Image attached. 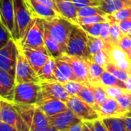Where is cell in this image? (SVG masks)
Masks as SVG:
<instances>
[{
  "label": "cell",
  "instance_id": "6da1fadb",
  "mask_svg": "<svg viewBox=\"0 0 131 131\" xmlns=\"http://www.w3.org/2000/svg\"><path fill=\"white\" fill-rule=\"evenodd\" d=\"M15 8V32L13 39L20 42L25 36L34 17L28 0H13Z\"/></svg>",
  "mask_w": 131,
  "mask_h": 131
},
{
  "label": "cell",
  "instance_id": "7a4b0ae2",
  "mask_svg": "<svg viewBox=\"0 0 131 131\" xmlns=\"http://www.w3.org/2000/svg\"><path fill=\"white\" fill-rule=\"evenodd\" d=\"M43 99L40 82H27L16 84L13 103L16 104L38 106Z\"/></svg>",
  "mask_w": 131,
  "mask_h": 131
},
{
  "label": "cell",
  "instance_id": "3957f363",
  "mask_svg": "<svg viewBox=\"0 0 131 131\" xmlns=\"http://www.w3.org/2000/svg\"><path fill=\"white\" fill-rule=\"evenodd\" d=\"M43 23L45 28L48 29L51 35L57 39L64 53H65L67 44L74 23L62 15H58L50 19H43Z\"/></svg>",
  "mask_w": 131,
  "mask_h": 131
},
{
  "label": "cell",
  "instance_id": "277c9868",
  "mask_svg": "<svg viewBox=\"0 0 131 131\" xmlns=\"http://www.w3.org/2000/svg\"><path fill=\"white\" fill-rule=\"evenodd\" d=\"M45 25L43 19L34 15L24 38L18 42L22 46L48 53L45 42ZM50 55V54H49Z\"/></svg>",
  "mask_w": 131,
  "mask_h": 131
},
{
  "label": "cell",
  "instance_id": "5b68a950",
  "mask_svg": "<svg viewBox=\"0 0 131 131\" xmlns=\"http://www.w3.org/2000/svg\"><path fill=\"white\" fill-rule=\"evenodd\" d=\"M88 34L79 25L74 24L71 32L65 54L80 56L86 60L89 59L88 51Z\"/></svg>",
  "mask_w": 131,
  "mask_h": 131
},
{
  "label": "cell",
  "instance_id": "8992f818",
  "mask_svg": "<svg viewBox=\"0 0 131 131\" xmlns=\"http://www.w3.org/2000/svg\"><path fill=\"white\" fill-rule=\"evenodd\" d=\"M0 122L15 127L20 131H30V127L21 117L15 103L4 99L0 100Z\"/></svg>",
  "mask_w": 131,
  "mask_h": 131
},
{
  "label": "cell",
  "instance_id": "52a82bcc",
  "mask_svg": "<svg viewBox=\"0 0 131 131\" xmlns=\"http://www.w3.org/2000/svg\"><path fill=\"white\" fill-rule=\"evenodd\" d=\"M16 42L18 46L17 63L15 69L16 84L27 82H40L36 73L34 71L30 63H28L23 52L21 45L18 42Z\"/></svg>",
  "mask_w": 131,
  "mask_h": 131
},
{
  "label": "cell",
  "instance_id": "ba28073f",
  "mask_svg": "<svg viewBox=\"0 0 131 131\" xmlns=\"http://www.w3.org/2000/svg\"><path fill=\"white\" fill-rule=\"evenodd\" d=\"M66 104L68 109L83 122L94 121L101 119L99 113L94 107L85 103L78 96H71Z\"/></svg>",
  "mask_w": 131,
  "mask_h": 131
},
{
  "label": "cell",
  "instance_id": "9c48e42d",
  "mask_svg": "<svg viewBox=\"0 0 131 131\" xmlns=\"http://www.w3.org/2000/svg\"><path fill=\"white\" fill-rule=\"evenodd\" d=\"M18 46L12 38L2 48L0 49V69L15 76L17 63Z\"/></svg>",
  "mask_w": 131,
  "mask_h": 131
},
{
  "label": "cell",
  "instance_id": "30bf717a",
  "mask_svg": "<svg viewBox=\"0 0 131 131\" xmlns=\"http://www.w3.org/2000/svg\"><path fill=\"white\" fill-rule=\"evenodd\" d=\"M59 59L70 64L78 82L83 83L85 86L90 85L89 66L88 63V60L80 56H71L65 53L60 56Z\"/></svg>",
  "mask_w": 131,
  "mask_h": 131
},
{
  "label": "cell",
  "instance_id": "8fae6325",
  "mask_svg": "<svg viewBox=\"0 0 131 131\" xmlns=\"http://www.w3.org/2000/svg\"><path fill=\"white\" fill-rule=\"evenodd\" d=\"M105 51L108 53L111 63L116 65L117 67L128 72L131 69V60L127 54L122 50L117 45L112 43L109 39H106Z\"/></svg>",
  "mask_w": 131,
  "mask_h": 131
},
{
  "label": "cell",
  "instance_id": "7c38bea8",
  "mask_svg": "<svg viewBox=\"0 0 131 131\" xmlns=\"http://www.w3.org/2000/svg\"><path fill=\"white\" fill-rule=\"evenodd\" d=\"M50 125L58 131H68L71 126L82 121L70 110L48 117Z\"/></svg>",
  "mask_w": 131,
  "mask_h": 131
},
{
  "label": "cell",
  "instance_id": "4fadbf2b",
  "mask_svg": "<svg viewBox=\"0 0 131 131\" xmlns=\"http://www.w3.org/2000/svg\"><path fill=\"white\" fill-rule=\"evenodd\" d=\"M44 98H53L67 103L71 95L59 82H40Z\"/></svg>",
  "mask_w": 131,
  "mask_h": 131
},
{
  "label": "cell",
  "instance_id": "5bb4252c",
  "mask_svg": "<svg viewBox=\"0 0 131 131\" xmlns=\"http://www.w3.org/2000/svg\"><path fill=\"white\" fill-rule=\"evenodd\" d=\"M16 86L15 76L0 69V97L1 99L14 102L15 90Z\"/></svg>",
  "mask_w": 131,
  "mask_h": 131
},
{
  "label": "cell",
  "instance_id": "9a60e30c",
  "mask_svg": "<svg viewBox=\"0 0 131 131\" xmlns=\"http://www.w3.org/2000/svg\"><path fill=\"white\" fill-rule=\"evenodd\" d=\"M22 49L28 63H30L34 71L36 73V74H38L42 66L51 57L49 53L41 50H38L26 46H22Z\"/></svg>",
  "mask_w": 131,
  "mask_h": 131
},
{
  "label": "cell",
  "instance_id": "2e32d148",
  "mask_svg": "<svg viewBox=\"0 0 131 131\" xmlns=\"http://www.w3.org/2000/svg\"><path fill=\"white\" fill-rule=\"evenodd\" d=\"M1 22L10 31L12 35L15 32V8L13 0H1L0 7Z\"/></svg>",
  "mask_w": 131,
  "mask_h": 131
},
{
  "label": "cell",
  "instance_id": "e0dca14e",
  "mask_svg": "<svg viewBox=\"0 0 131 131\" xmlns=\"http://www.w3.org/2000/svg\"><path fill=\"white\" fill-rule=\"evenodd\" d=\"M38 106L48 117L54 116L69 110L66 103L53 98H44Z\"/></svg>",
  "mask_w": 131,
  "mask_h": 131
},
{
  "label": "cell",
  "instance_id": "ac0fdd59",
  "mask_svg": "<svg viewBox=\"0 0 131 131\" xmlns=\"http://www.w3.org/2000/svg\"><path fill=\"white\" fill-rule=\"evenodd\" d=\"M98 113L101 119L105 117H121L125 115V113L119 106L117 100L111 97H107L104 101Z\"/></svg>",
  "mask_w": 131,
  "mask_h": 131
},
{
  "label": "cell",
  "instance_id": "d6986e66",
  "mask_svg": "<svg viewBox=\"0 0 131 131\" xmlns=\"http://www.w3.org/2000/svg\"><path fill=\"white\" fill-rule=\"evenodd\" d=\"M61 15L74 24L78 22V8L72 0H54Z\"/></svg>",
  "mask_w": 131,
  "mask_h": 131
},
{
  "label": "cell",
  "instance_id": "ffe728a7",
  "mask_svg": "<svg viewBox=\"0 0 131 131\" xmlns=\"http://www.w3.org/2000/svg\"><path fill=\"white\" fill-rule=\"evenodd\" d=\"M34 15L43 19H50L54 17L61 15L52 8L42 4L36 0H28Z\"/></svg>",
  "mask_w": 131,
  "mask_h": 131
},
{
  "label": "cell",
  "instance_id": "44dd1931",
  "mask_svg": "<svg viewBox=\"0 0 131 131\" xmlns=\"http://www.w3.org/2000/svg\"><path fill=\"white\" fill-rule=\"evenodd\" d=\"M44 39H45L46 48L51 57H53L54 59H58L60 56H61L63 54H64L59 42L51 35V33L49 32V30L47 29L46 28H45Z\"/></svg>",
  "mask_w": 131,
  "mask_h": 131
},
{
  "label": "cell",
  "instance_id": "7402d4cb",
  "mask_svg": "<svg viewBox=\"0 0 131 131\" xmlns=\"http://www.w3.org/2000/svg\"><path fill=\"white\" fill-rule=\"evenodd\" d=\"M130 6L131 0H101L99 8L107 15Z\"/></svg>",
  "mask_w": 131,
  "mask_h": 131
},
{
  "label": "cell",
  "instance_id": "603a6c76",
  "mask_svg": "<svg viewBox=\"0 0 131 131\" xmlns=\"http://www.w3.org/2000/svg\"><path fill=\"white\" fill-rule=\"evenodd\" d=\"M55 66V59L51 56L37 74L40 82H58L54 73Z\"/></svg>",
  "mask_w": 131,
  "mask_h": 131
},
{
  "label": "cell",
  "instance_id": "cb8c5ba5",
  "mask_svg": "<svg viewBox=\"0 0 131 131\" xmlns=\"http://www.w3.org/2000/svg\"><path fill=\"white\" fill-rule=\"evenodd\" d=\"M99 83L102 86H116L124 90H127V84L124 81L118 79L114 75H113L107 70H105L103 73L100 79Z\"/></svg>",
  "mask_w": 131,
  "mask_h": 131
},
{
  "label": "cell",
  "instance_id": "d4e9b609",
  "mask_svg": "<svg viewBox=\"0 0 131 131\" xmlns=\"http://www.w3.org/2000/svg\"><path fill=\"white\" fill-rule=\"evenodd\" d=\"M50 126L51 125H50L48 116L38 106H37L34 113L32 124L31 128L45 129Z\"/></svg>",
  "mask_w": 131,
  "mask_h": 131
},
{
  "label": "cell",
  "instance_id": "484cf974",
  "mask_svg": "<svg viewBox=\"0 0 131 131\" xmlns=\"http://www.w3.org/2000/svg\"><path fill=\"white\" fill-rule=\"evenodd\" d=\"M106 43H107L106 39H104L101 37H94L88 35V51L89 57L91 58L92 56H94V54H96L101 50H104L106 48Z\"/></svg>",
  "mask_w": 131,
  "mask_h": 131
},
{
  "label": "cell",
  "instance_id": "4316f807",
  "mask_svg": "<svg viewBox=\"0 0 131 131\" xmlns=\"http://www.w3.org/2000/svg\"><path fill=\"white\" fill-rule=\"evenodd\" d=\"M15 106L17 110L18 111V113H20L21 117L23 118V120L26 122V124L28 125V127L31 129L34 113L37 105H23V104L15 103Z\"/></svg>",
  "mask_w": 131,
  "mask_h": 131
},
{
  "label": "cell",
  "instance_id": "83f0119b",
  "mask_svg": "<svg viewBox=\"0 0 131 131\" xmlns=\"http://www.w3.org/2000/svg\"><path fill=\"white\" fill-rule=\"evenodd\" d=\"M89 86L92 88L94 93V97H95V101H96V106L94 109L97 113H99L102 104L107 99L108 96L104 86H102L100 83L90 84Z\"/></svg>",
  "mask_w": 131,
  "mask_h": 131
},
{
  "label": "cell",
  "instance_id": "f1b7e54d",
  "mask_svg": "<svg viewBox=\"0 0 131 131\" xmlns=\"http://www.w3.org/2000/svg\"><path fill=\"white\" fill-rule=\"evenodd\" d=\"M109 131H127L126 125L121 117L101 118Z\"/></svg>",
  "mask_w": 131,
  "mask_h": 131
},
{
  "label": "cell",
  "instance_id": "f546056e",
  "mask_svg": "<svg viewBox=\"0 0 131 131\" xmlns=\"http://www.w3.org/2000/svg\"><path fill=\"white\" fill-rule=\"evenodd\" d=\"M89 66V74H90V84L99 83L100 79L105 71V69L101 66L93 63L92 61L88 60Z\"/></svg>",
  "mask_w": 131,
  "mask_h": 131
},
{
  "label": "cell",
  "instance_id": "4dcf8cb0",
  "mask_svg": "<svg viewBox=\"0 0 131 131\" xmlns=\"http://www.w3.org/2000/svg\"><path fill=\"white\" fill-rule=\"evenodd\" d=\"M107 20L110 22H116L119 23L121 21L131 19V6L121 8L112 14L106 15Z\"/></svg>",
  "mask_w": 131,
  "mask_h": 131
},
{
  "label": "cell",
  "instance_id": "1f68e13d",
  "mask_svg": "<svg viewBox=\"0 0 131 131\" xmlns=\"http://www.w3.org/2000/svg\"><path fill=\"white\" fill-rule=\"evenodd\" d=\"M56 66L57 68L61 72V73L68 79V80H74V81H78L76 76L74 75L71 66L69 63L67 62L58 58L55 59Z\"/></svg>",
  "mask_w": 131,
  "mask_h": 131
},
{
  "label": "cell",
  "instance_id": "d6a6232c",
  "mask_svg": "<svg viewBox=\"0 0 131 131\" xmlns=\"http://www.w3.org/2000/svg\"><path fill=\"white\" fill-rule=\"evenodd\" d=\"M79 98H81L82 100H84L85 103L95 108L96 106V101L94 97V93L92 90V88L90 86H84L82 90L77 95ZM95 110V109H94Z\"/></svg>",
  "mask_w": 131,
  "mask_h": 131
},
{
  "label": "cell",
  "instance_id": "836d02e7",
  "mask_svg": "<svg viewBox=\"0 0 131 131\" xmlns=\"http://www.w3.org/2000/svg\"><path fill=\"white\" fill-rule=\"evenodd\" d=\"M105 70L110 72L111 73L114 75L116 77H117L118 79H120V80H123L124 82H126L128 80V78L130 77V74L128 73V72L117 67L116 65H114V64H113L111 63H108L106 66Z\"/></svg>",
  "mask_w": 131,
  "mask_h": 131
},
{
  "label": "cell",
  "instance_id": "e575fe53",
  "mask_svg": "<svg viewBox=\"0 0 131 131\" xmlns=\"http://www.w3.org/2000/svg\"><path fill=\"white\" fill-rule=\"evenodd\" d=\"M61 84L71 96H77L85 86L78 81H74V80H69Z\"/></svg>",
  "mask_w": 131,
  "mask_h": 131
},
{
  "label": "cell",
  "instance_id": "d590c367",
  "mask_svg": "<svg viewBox=\"0 0 131 131\" xmlns=\"http://www.w3.org/2000/svg\"><path fill=\"white\" fill-rule=\"evenodd\" d=\"M117 101L125 113V115L131 111V93L130 91H125L121 97L117 99ZM124 115V116H125Z\"/></svg>",
  "mask_w": 131,
  "mask_h": 131
},
{
  "label": "cell",
  "instance_id": "8d00e7d4",
  "mask_svg": "<svg viewBox=\"0 0 131 131\" xmlns=\"http://www.w3.org/2000/svg\"><path fill=\"white\" fill-rule=\"evenodd\" d=\"M90 61H92L93 63H95L100 66H101L102 67H104L105 69L106 66L111 63V59H110V56L108 55V53L105 51V50H101L98 53H97L96 54H94V56H92L90 59H88Z\"/></svg>",
  "mask_w": 131,
  "mask_h": 131
},
{
  "label": "cell",
  "instance_id": "74e56055",
  "mask_svg": "<svg viewBox=\"0 0 131 131\" xmlns=\"http://www.w3.org/2000/svg\"><path fill=\"white\" fill-rule=\"evenodd\" d=\"M78 17H87V16H94V15H104L106 14L104 12L99 6L94 7H86L78 9Z\"/></svg>",
  "mask_w": 131,
  "mask_h": 131
},
{
  "label": "cell",
  "instance_id": "f35d334b",
  "mask_svg": "<svg viewBox=\"0 0 131 131\" xmlns=\"http://www.w3.org/2000/svg\"><path fill=\"white\" fill-rule=\"evenodd\" d=\"M123 36H124V33L121 30L118 23L111 22V31H110L109 40L112 43L118 46V43L120 40L121 39V38L123 37Z\"/></svg>",
  "mask_w": 131,
  "mask_h": 131
},
{
  "label": "cell",
  "instance_id": "ab89813d",
  "mask_svg": "<svg viewBox=\"0 0 131 131\" xmlns=\"http://www.w3.org/2000/svg\"><path fill=\"white\" fill-rule=\"evenodd\" d=\"M108 21L106 15H94L87 17H78V22L77 25H92L97 23H102Z\"/></svg>",
  "mask_w": 131,
  "mask_h": 131
},
{
  "label": "cell",
  "instance_id": "60d3db41",
  "mask_svg": "<svg viewBox=\"0 0 131 131\" xmlns=\"http://www.w3.org/2000/svg\"><path fill=\"white\" fill-rule=\"evenodd\" d=\"M102 23H97V24H92V25H79L88 35L91 36H94V37H100Z\"/></svg>",
  "mask_w": 131,
  "mask_h": 131
},
{
  "label": "cell",
  "instance_id": "b9f144b4",
  "mask_svg": "<svg viewBox=\"0 0 131 131\" xmlns=\"http://www.w3.org/2000/svg\"><path fill=\"white\" fill-rule=\"evenodd\" d=\"M12 35L10 31L5 27L4 24L1 22L0 25V49L4 47L11 39H12Z\"/></svg>",
  "mask_w": 131,
  "mask_h": 131
},
{
  "label": "cell",
  "instance_id": "7bdbcfd3",
  "mask_svg": "<svg viewBox=\"0 0 131 131\" xmlns=\"http://www.w3.org/2000/svg\"><path fill=\"white\" fill-rule=\"evenodd\" d=\"M108 97L117 100L119 97H121L125 91L127 90H124L122 88L116 87V86H104Z\"/></svg>",
  "mask_w": 131,
  "mask_h": 131
},
{
  "label": "cell",
  "instance_id": "ee69618b",
  "mask_svg": "<svg viewBox=\"0 0 131 131\" xmlns=\"http://www.w3.org/2000/svg\"><path fill=\"white\" fill-rule=\"evenodd\" d=\"M76 7L78 8L86 7H94L100 6L101 0H72Z\"/></svg>",
  "mask_w": 131,
  "mask_h": 131
},
{
  "label": "cell",
  "instance_id": "f6af8a7d",
  "mask_svg": "<svg viewBox=\"0 0 131 131\" xmlns=\"http://www.w3.org/2000/svg\"><path fill=\"white\" fill-rule=\"evenodd\" d=\"M84 123H86L93 131H109L101 119H97L94 121H88Z\"/></svg>",
  "mask_w": 131,
  "mask_h": 131
},
{
  "label": "cell",
  "instance_id": "bcb514c9",
  "mask_svg": "<svg viewBox=\"0 0 131 131\" xmlns=\"http://www.w3.org/2000/svg\"><path fill=\"white\" fill-rule=\"evenodd\" d=\"M118 46L127 53L131 49V38L128 35H124L118 43Z\"/></svg>",
  "mask_w": 131,
  "mask_h": 131
},
{
  "label": "cell",
  "instance_id": "7dc6e473",
  "mask_svg": "<svg viewBox=\"0 0 131 131\" xmlns=\"http://www.w3.org/2000/svg\"><path fill=\"white\" fill-rule=\"evenodd\" d=\"M110 31H111V22L109 21L103 22L101 25V29L100 37L104 39H109Z\"/></svg>",
  "mask_w": 131,
  "mask_h": 131
},
{
  "label": "cell",
  "instance_id": "c3c4849f",
  "mask_svg": "<svg viewBox=\"0 0 131 131\" xmlns=\"http://www.w3.org/2000/svg\"><path fill=\"white\" fill-rule=\"evenodd\" d=\"M118 25L124 35H127L129 31L131 29V19L121 21L118 23Z\"/></svg>",
  "mask_w": 131,
  "mask_h": 131
},
{
  "label": "cell",
  "instance_id": "681fc988",
  "mask_svg": "<svg viewBox=\"0 0 131 131\" xmlns=\"http://www.w3.org/2000/svg\"><path fill=\"white\" fill-rule=\"evenodd\" d=\"M36 1H38V2H41V3H42V4H45V5H48V6L54 9L56 12H58L59 14H61V13L59 12L57 4H56V2H55L54 0H36Z\"/></svg>",
  "mask_w": 131,
  "mask_h": 131
},
{
  "label": "cell",
  "instance_id": "f907efd6",
  "mask_svg": "<svg viewBox=\"0 0 131 131\" xmlns=\"http://www.w3.org/2000/svg\"><path fill=\"white\" fill-rule=\"evenodd\" d=\"M0 131H20L10 125H8L3 122H0Z\"/></svg>",
  "mask_w": 131,
  "mask_h": 131
},
{
  "label": "cell",
  "instance_id": "816d5d0a",
  "mask_svg": "<svg viewBox=\"0 0 131 131\" xmlns=\"http://www.w3.org/2000/svg\"><path fill=\"white\" fill-rule=\"evenodd\" d=\"M84 126V122L81 121L71 126L68 131H83Z\"/></svg>",
  "mask_w": 131,
  "mask_h": 131
},
{
  "label": "cell",
  "instance_id": "f5cc1de1",
  "mask_svg": "<svg viewBox=\"0 0 131 131\" xmlns=\"http://www.w3.org/2000/svg\"><path fill=\"white\" fill-rule=\"evenodd\" d=\"M125 123L127 131H131V117L130 116H123L121 117Z\"/></svg>",
  "mask_w": 131,
  "mask_h": 131
},
{
  "label": "cell",
  "instance_id": "db71d44e",
  "mask_svg": "<svg viewBox=\"0 0 131 131\" xmlns=\"http://www.w3.org/2000/svg\"><path fill=\"white\" fill-rule=\"evenodd\" d=\"M30 131H58L55 128H54L53 127L50 126L45 129H37V128H31Z\"/></svg>",
  "mask_w": 131,
  "mask_h": 131
},
{
  "label": "cell",
  "instance_id": "11a10c76",
  "mask_svg": "<svg viewBox=\"0 0 131 131\" xmlns=\"http://www.w3.org/2000/svg\"><path fill=\"white\" fill-rule=\"evenodd\" d=\"M125 83H126V84H127V90L130 91L131 93V76H130V77L128 78V80H127Z\"/></svg>",
  "mask_w": 131,
  "mask_h": 131
},
{
  "label": "cell",
  "instance_id": "9f6ffc18",
  "mask_svg": "<svg viewBox=\"0 0 131 131\" xmlns=\"http://www.w3.org/2000/svg\"><path fill=\"white\" fill-rule=\"evenodd\" d=\"M83 131H93L91 130V128L86 124L84 123V129H83Z\"/></svg>",
  "mask_w": 131,
  "mask_h": 131
},
{
  "label": "cell",
  "instance_id": "6f0895ef",
  "mask_svg": "<svg viewBox=\"0 0 131 131\" xmlns=\"http://www.w3.org/2000/svg\"><path fill=\"white\" fill-rule=\"evenodd\" d=\"M127 54V56H128V57H129V59L131 60V49L130 50H128L127 53H126Z\"/></svg>",
  "mask_w": 131,
  "mask_h": 131
},
{
  "label": "cell",
  "instance_id": "680465c9",
  "mask_svg": "<svg viewBox=\"0 0 131 131\" xmlns=\"http://www.w3.org/2000/svg\"><path fill=\"white\" fill-rule=\"evenodd\" d=\"M127 35H128V36H129L131 38V29L129 31V32H128V34H127Z\"/></svg>",
  "mask_w": 131,
  "mask_h": 131
},
{
  "label": "cell",
  "instance_id": "91938a15",
  "mask_svg": "<svg viewBox=\"0 0 131 131\" xmlns=\"http://www.w3.org/2000/svg\"><path fill=\"white\" fill-rule=\"evenodd\" d=\"M125 116H130V117H131V111H130V112H129L128 113H127V114H126Z\"/></svg>",
  "mask_w": 131,
  "mask_h": 131
},
{
  "label": "cell",
  "instance_id": "94428289",
  "mask_svg": "<svg viewBox=\"0 0 131 131\" xmlns=\"http://www.w3.org/2000/svg\"><path fill=\"white\" fill-rule=\"evenodd\" d=\"M128 73L130 74V76H131V69L129 70V71H128Z\"/></svg>",
  "mask_w": 131,
  "mask_h": 131
}]
</instances>
